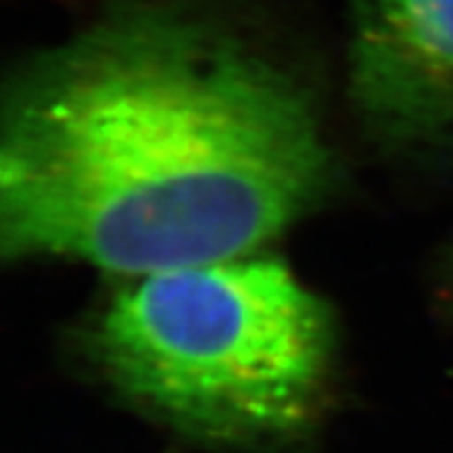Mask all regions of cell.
Segmentation results:
<instances>
[{
  "label": "cell",
  "mask_w": 453,
  "mask_h": 453,
  "mask_svg": "<svg viewBox=\"0 0 453 453\" xmlns=\"http://www.w3.org/2000/svg\"><path fill=\"white\" fill-rule=\"evenodd\" d=\"M303 86L203 14L126 3L33 60L0 127V250L139 278L255 255L331 190Z\"/></svg>",
  "instance_id": "1"
},
{
  "label": "cell",
  "mask_w": 453,
  "mask_h": 453,
  "mask_svg": "<svg viewBox=\"0 0 453 453\" xmlns=\"http://www.w3.org/2000/svg\"><path fill=\"white\" fill-rule=\"evenodd\" d=\"M90 358L139 410L197 440L303 428L334 372L331 311L269 257L130 278L93 324Z\"/></svg>",
  "instance_id": "2"
},
{
  "label": "cell",
  "mask_w": 453,
  "mask_h": 453,
  "mask_svg": "<svg viewBox=\"0 0 453 453\" xmlns=\"http://www.w3.org/2000/svg\"><path fill=\"white\" fill-rule=\"evenodd\" d=\"M349 86L377 137L453 142V0H354Z\"/></svg>",
  "instance_id": "3"
},
{
  "label": "cell",
  "mask_w": 453,
  "mask_h": 453,
  "mask_svg": "<svg viewBox=\"0 0 453 453\" xmlns=\"http://www.w3.org/2000/svg\"><path fill=\"white\" fill-rule=\"evenodd\" d=\"M451 275H453V255H451Z\"/></svg>",
  "instance_id": "4"
}]
</instances>
